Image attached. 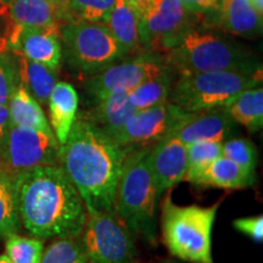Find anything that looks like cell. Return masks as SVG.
<instances>
[{"label": "cell", "instance_id": "obj_1", "mask_svg": "<svg viewBox=\"0 0 263 263\" xmlns=\"http://www.w3.org/2000/svg\"><path fill=\"white\" fill-rule=\"evenodd\" d=\"M20 222L39 239L78 238L87 209L60 164L39 166L12 178Z\"/></svg>", "mask_w": 263, "mask_h": 263}, {"label": "cell", "instance_id": "obj_2", "mask_svg": "<svg viewBox=\"0 0 263 263\" xmlns=\"http://www.w3.org/2000/svg\"><path fill=\"white\" fill-rule=\"evenodd\" d=\"M128 149L83 116L76 118L60 145V166L73 183L85 209L112 212L117 184Z\"/></svg>", "mask_w": 263, "mask_h": 263}, {"label": "cell", "instance_id": "obj_3", "mask_svg": "<svg viewBox=\"0 0 263 263\" xmlns=\"http://www.w3.org/2000/svg\"><path fill=\"white\" fill-rule=\"evenodd\" d=\"M162 57L179 74L262 71L261 62L248 47L203 22L184 32Z\"/></svg>", "mask_w": 263, "mask_h": 263}, {"label": "cell", "instance_id": "obj_4", "mask_svg": "<svg viewBox=\"0 0 263 263\" xmlns=\"http://www.w3.org/2000/svg\"><path fill=\"white\" fill-rule=\"evenodd\" d=\"M149 150L128 151L117 184L114 212L132 233L156 244L155 182L149 166Z\"/></svg>", "mask_w": 263, "mask_h": 263}, {"label": "cell", "instance_id": "obj_5", "mask_svg": "<svg viewBox=\"0 0 263 263\" xmlns=\"http://www.w3.org/2000/svg\"><path fill=\"white\" fill-rule=\"evenodd\" d=\"M219 202L209 207L162 201V239L174 257L189 263H213L212 229Z\"/></svg>", "mask_w": 263, "mask_h": 263}, {"label": "cell", "instance_id": "obj_6", "mask_svg": "<svg viewBox=\"0 0 263 263\" xmlns=\"http://www.w3.org/2000/svg\"><path fill=\"white\" fill-rule=\"evenodd\" d=\"M262 83V71L180 73L168 100L189 114L226 107L242 90Z\"/></svg>", "mask_w": 263, "mask_h": 263}, {"label": "cell", "instance_id": "obj_7", "mask_svg": "<svg viewBox=\"0 0 263 263\" xmlns=\"http://www.w3.org/2000/svg\"><path fill=\"white\" fill-rule=\"evenodd\" d=\"M62 55L71 70L90 77L127 58L104 25L66 22L60 27Z\"/></svg>", "mask_w": 263, "mask_h": 263}, {"label": "cell", "instance_id": "obj_8", "mask_svg": "<svg viewBox=\"0 0 263 263\" xmlns=\"http://www.w3.org/2000/svg\"><path fill=\"white\" fill-rule=\"evenodd\" d=\"M81 239L88 263H134L137 248L132 232L116 213L87 209Z\"/></svg>", "mask_w": 263, "mask_h": 263}, {"label": "cell", "instance_id": "obj_9", "mask_svg": "<svg viewBox=\"0 0 263 263\" xmlns=\"http://www.w3.org/2000/svg\"><path fill=\"white\" fill-rule=\"evenodd\" d=\"M60 164V144L54 133L12 126L0 144V170L14 178L39 166Z\"/></svg>", "mask_w": 263, "mask_h": 263}, {"label": "cell", "instance_id": "obj_10", "mask_svg": "<svg viewBox=\"0 0 263 263\" xmlns=\"http://www.w3.org/2000/svg\"><path fill=\"white\" fill-rule=\"evenodd\" d=\"M190 115L167 100L155 106L136 111L110 137L128 150L151 147L176 130Z\"/></svg>", "mask_w": 263, "mask_h": 263}, {"label": "cell", "instance_id": "obj_11", "mask_svg": "<svg viewBox=\"0 0 263 263\" xmlns=\"http://www.w3.org/2000/svg\"><path fill=\"white\" fill-rule=\"evenodd\" d=\"M200 22L203 18L188 11L178 0H157L138 20L141 50L162 55L184 32Z\"/></svg>", "mask_w": 263, "mask_h": 263}, {"label": "cell", "instance_id": "obj_12", "mask_svg": "<svg viewBox=\"0 0 263 263\" xmlns=\"http://www.w3.org/2000/svg\"><path fill=\"white\" fill-rule=\"evenodd\" d=\"M170 68L162 55L144 51L133 55L128 60L123 59L104 71L88 77L85 89L93 98L117 91L128 93Z\"/></svg>", "mask_w": 263, "mask_h": 263}, {"label": "cell", "instance_id": "obj_13", "mask_svg": "<svg viewBox=\"0 0 263 263\" xmlns=\"http://www.w3.org/2000/svg\"><path fill=\"white\" fill-rule=\"evenodd\" d=\"M186 163V145L172 133L150 147L149 166L159 199L164 192L184 180Z\"/></svg>", "mask_w": 263, "mask_h": 263}, {"label": "cell", "instance_id": "obj_14", "mask_svg": "<svg viewBox=\"0 0 263 263\" xmlns=\"http://www.w3.org/2000/svg\"><path fill=\"white\" fill-rule=\"evenodd\" d=\"M9 49L57 71L62 61L60 29L17 27L10 38Z\"/></svg>", "mask_w": 263, "mask_h": 263}, {"label": "cell", "instance_id": "obj_15", "mask_svg": "<svg viewBox=\"0 0 263 263\" xmlns=\"http://www.w3.org/2000/svg\"><path fill=\"white\" fill-rule=\"evenodd\" d=\"M236 123L224 107L192 114L185 122L172 132L185 145L200 140L223 141L235 134Z\"/></svg>", "mask_w": 263, "mask_h": 263}, {"label": "cell", "instance_id": "obj_16", "mask_svg": "<svg viewBox=\"0 0 263 263\" xmlns=\"http://www.w3.org/2000/svg\"><path fill=\"white\" fill-rule=\"evenodd\" d=\"M205 25L238 37H258L262 34V14L249 0H221L216 14Z\"/></svg>", "mask_w": 263, "mask_h": 263}, {"label": "cell", "instance_id": "obj_17", "mask_svg": "<svg viewBox=\"0 0 263 263\" xmlns=\"http://www.w3.org/2000/svg\"><path fill=\"white\" fill-rule=\"evenodd\" d=\"M77 90L67 82H59L52 88L48 99L50 127L58 143L62 145L70 134L71 128L76 122L78 111Z\"/></svg>", "mask_w": 263, "mask_h": 263}, {"label": "cell", "instance_id": "obj_18", "mask_svg": "<svg viewBox=\"0 0 263 263\" xmlns=\"http://www.w3.org/2000/svg\"><path fill=\"white\" fill-rule=\"evenodd\" d=\"M10 24L18 28H59L64 25L50 0H14L5 8Z\"/></svg>", "mask_w": 263, "mask_h": 263}, {"label": "cell", "instance_id": "obj_19", "mask_svg": "<svg viewBox=\"0 0 263 263\" xmlns=\"http://www.w3.org/2000/svg\"><path fill=\"white\" fill-rule=\"evenodd\" d=\"M105 27L112 34L127 57L144 52L139 42L138 16L127 0H116L105 20Z\"/></svg>", "mask_w": 263, "mask_h": 263}, {"label": "cell", "instance_id": "obj_20", "mask_svg": "<svg viewBox=\"0 0 263 263\" xmlns=\"http://www.w3.org/2000/svg\"><path fill=\"white\" fill-rule=\"evenodd\" d=\"M95 105L87 116H83L101 128L108 136L117 130L122 124L136 112V108L132 106L128 100L127 93H108L101 97L94 98Z\"/></svg>", "mask_w": 263, "mask_h": 263}, {"label": "cell", "instance_id": "obj_21", "mask_svg": "<svg viewBox=\"0 0 263 263\" xmlns=\"http://www.w3.org/2000/svg\"><path fill=\"white\" fill-rule=\"evenodd\" d=\"M244 172V170L234 161L226 156H219L192 180L200 186H215L223 189H244L255 184Z\"/></svg>", "mask_w": 263, "mask_h": 263}, {"label": "cell", "instance_id": "obj_22", "mask_svg": "<svg viewBox=\"0 0 263 263\" xmlns=\"http://www.w3.org/2000/svg\"><path fill=\"white\" fill-rule=\"evenodd\" d=\"M17 64L20 84L32 95L39 104H47L52 88L57 84L55 71L47 66L26 58L17 50H12Z\"/></svg>", "mask_w": 263, "mask_h": 263}, {"label": "cell", "instance_id": "obj_23", "mask_svg": "<svg viewBox=\"0 0 263 263\" xmlns=\"http://www.w3.org/2000/svg\"><path fill=\"white\" fill-rule=\"evenodd\" d=\"M8 107L12 126L29 128L43 133H52L41 104L21 84L12 94Z\"/></svg>", "mask_w": 263, "mask_h": 263}, {"label": "cell", "instance_id": "obj_24", "mask_svg": "<svg viewBox=\"0 0 263 263\" xmlns=\"http://www.w3.org/2000/svg\"><path fill=\"white\" fill-rule=\"evenodd\" d=\"M236 124L248 128L251 133L263 126V89L261 84L242 90L224 107Z\"/></svg>", "mask_w": 263, "mask_h": 263}, {"label": "cell", "instance_id": "obj_25", "mask_svg": "<svg viewBox=\"0 0 263 263\" xmlns=\"http://www.w3.org/2000/svg\"><path fill=\"white\" fill-rule=\"evenodd\" d=\"M173 72L172 68H170L163 73L145 81L134 89L128 91L127 97L132 106L138 111L168 100L174 83Z\"/></svg>", "mask_w": 263, "mask_h": 263}, {"label": "cell", "instance_id": "obj_26", "mask_svg": "<svg viewBox=\"0 0 263 263\" xmlns=\"http://www.w3.org/2000/svg\"><path fill=\"white\" fill-rule=\"evenodd\" d=\"M20 223L14 182L0 170V238L16 234Z\"/></svg>", "mask_w": 263, "mask_h": 263}, {"label": "cell", "instance_id": "obj_27", "mask_svg": "<svg viewBox=\"0 0 263 263\" xmlns=\"http://www.w3.org/2000/svg\"><path fill=\"white\" fill-rule=\"evenodd\" d=\"M116 0H68L64 21L66 22H91L104 25Z\"/></svg>", "mask_w": 263, "mask_h": 263}, {"label": "cell", "instance_id": "obj_28", "mask_svg": "<svg viewBox=\"0 0 263 263\" xmlns=\"http://www.w3.org/2000/svg\"><path fill=\"white\" fill-rule=\"evenodd\" d=\"M222 143L216 140H200L186 145V173L184 179L192 183V180L201 171L222 156Z\"/></svg>", "mask_w": 263, "mask_h": 263}, {"label": "cell", "instance_id": "obj_29", "mask_svg": "<svg viewBox=\"0 0 263 263\" xmlns=\"http://www.w3.org/2000/svg\"><path fill=\"white\" fill-rule=\"evenodd\" d=\"M223 156L238 163L251 179L256 180L258 155L254 144L246 138H229L222 143Z\"/></svg>", "mask_w": 263, "mask_h": 263}, {"label": "cell", "instance_id": "obj_30", "mask_svg": "<svg viewBox=\"0 0 263 263\" xmlns=\"http://www.w3.org/2000/svg\"><path fill=\"white\" fill-rule=\"evenodd\" d=\"M41 263H88V259L80 239L59 238L45 250Z\"/></svg>", "mask_w": 263, "mask_h": 263}, {"label": "cell", "instance_id": "obj_31", "mask_svg": "<svg viewBox=\"0 0 263 263\" xmlns=\"http://www.w3.org/2000/svg\"><path fill=\"white\" fill-rule=\"evenodd\" d=\"M5 248L12 263H41L44 242L39 238L12 234L6 238Z\"/></svg>", "mask_w": 263, "mask_h": 263}, {"label": "cell", "instance_id": "obj_32", "mask_svg": "<svg viewBox=\"0 0 263 263\" xmlns=\"http://www.w3.org/2000/svg\"><path fill=\"white\" fill-rule=\"evenodd\" d=\"M20 85L16 59L11 51L0 52V105H8Z\"/></svg>", "mask_w": 263, "mask_h": 263}, {"label": "cell", "instance_id": "obj_33", "mask_svg": "<svg viewBox=\"0 0 263 263\" xmlns=\"http://www.w3.org/2000/svg\"><path fill=\"white\" fill-rule=\"evenodd\" d=\"M233 227L242 233L249 238L255 240L256 242L263 241V216H252V217H242L233 221Z\"/></svg>", "mask_w": 263, "mask_h": 263}, {"label": "cell", "instance_id": "obj_34", "mask_svg": "<svg viewBox=\"0 0 263 263\" xmlns=\"http://www.w3.org/2000/svg\"><path fill=\"white\" fill-rule=\"evenodd\" d=\"M178 2L192 14L202 17L206 24L216 14L221 0H178Z\"/></svg>", "mask_w": 263, "mask_h": 263}, {"label": "cell", "instance_id": "obj_35", "mask_svg": "<svg viewBox=\"0 0 263 263\" xmlns=\"http://www.w3.org/2000/svg\"><path fill=\"white\" fill-rule=\"evenodd\" d=\"M9 33H10V22L6 17L5 9L0 6V52L10 51L9 50Z\"/></svg>", "mask_w": 263, "mask_h": 263}, {"label": "cell", "instance_id": "obj_36", "mask_svg": "<svg viewBox=\"0 0 263 263\" xmlns=\"http://www.w3.org/2000/svg\"><path fill=\"white\" fill-rule=\"evenodd\" d=\"M11 127L8 105H0V144L5 139L6 134Z\"/></svg>", "mask_w": 263, "mask_h": 263}, {"label": "cell", "instance_id": "obj_37", "mask_svg": "<svg viewBox=\"0 0 263 263\" xmlns=\"http://www.w3.org/2000/svg\"><path fill=\"white\" fill-rule=\"evenodd\" d=\"M128 4L133 8L134 11L138 16V20L143 17L149 10H151L157 0H127Z\"/></svg>", "mask_w": 263, "mask_h": 263}, {"label": "cell", "instance_id": "obj_38", "mask_svg": "<svg viewBox=\"0 0 263 263\" xmlns=\"http://www.w3.org/2000/svg\"><path fill=\"white\" fill-rule=\"evenodd\" d=\"M50 2H51V4L58 9V11L60 12L62 21H64V14H65L66 6H67V4H68V0H50ZM64 24H65V21H64Z\"/></svg>", "mask_w": 263, "mask_h": 263}, {"label": "cell", "instance_id": "obj_39", "mask_svg": "<svg viewBox=\"0 0 263 263\" xmlns=\"http://www.w3.org/2000/svg\"><path fill=\"white\" fill-rule=\"evenodd\" d=\"M0 263H12V261L9 258L8 255L4 254V255H0Z\"/></svg>", "mask_w": 263, "mask_h": 263}, {"label": "cell", "instance_id": "obj_40", "mask_svg": "<svg viewBox=\"0 0 263 263\" xmlns=\"http://www.w3.org/2000/svg\"><path fill=\"white\" fill-rule=\"evenodd\" d=\"M14 2V0H0V6H2V8H8V6L11 4V3Z\"/></svg>", "mask_w": 263, "mask_h": 263}]
</instances>
